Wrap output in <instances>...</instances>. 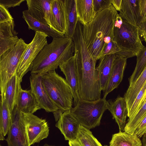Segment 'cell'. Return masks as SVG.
<instances>
[{
    "instance_id": "cell-1",
    "label": "cell",
    "mask_w": 146,
    "mask_h": 146,
    "mask_svg": "<svg viewBox=\"0 0 146 146\" xmlns=\"http://www.w3.org/2000/svg\"><path fill=\"white\" fill-rule=\"evenodd\" d=\"M77 66L80 99L94 101L101 98L97 60L91 54L83 37L82 28H77L72 38Z\"/></svg>"
},
{
    "instance_id": "cell-2",
    "label": "cell",
    "mask_w": 146,
    "mask_h": 146,
    "mask_svg": "<svg viewBox=\"0 0 146 146\" xmlns=\"http://www.w3.org/2000/svg\"><path fill=\"white\" fill-rule=\"evenodd\" d=\"M118 15L112 5L97 13L91 22L82 25V35L87 48L97 60L102 57L106 46L113 39L115 22Z\"/></svg>"
},
{
    "instance_id": "cell-3",
    "label": "cell",
    "mask_w": 146,
    "mask_h": 146,
    "mask_svg": "<svg viewBox=\"0 0 146 146\" xmlns=\"http://www.w3.org/2000/svg\"><path fill=\"white\" fill-rule=\"evenodd\" d=\"M74 46L72 38L65 36L53 38L45 45L33 61L31 73L42 76L55 71L63 62L74 55Z\"/></svg>"
},
{
    "instance_id": "cell-4",
    "label": "cell",
    "mask_w": 146,
    "mask_h": 146,
    "mask_svg": "<svg viewBox=\"0 0 146 146\" xmlns=\"http://www.w3.org/2000/svg\"><path fill=\"white\" fill-rule=\"evenodd\" d=\"M138 28L123 19L119 15L116 18L113 40L120 51L116 55L127 59L137 56L145 48L140 38Z\"/></svg>"
},
{
    "instance_id": "cell-5",
    "label": "cell",
    "mask_w": 146,
    "mask_h": 146,
    "mask_svg": "<svg viewBox=\"0 0 146 146\" xmlns=\"http://www.w3.org/2000/svg\"><path fill=\"white\" fill-rule=\"evenodd\" d=\"M44 86L49 96L58 109L54 114L56 121L64 112L72 108L73 96L71 89L65 79L55 71L41 76Z\"/></svg>"
},
{
    "instance_id": "cell-6",
    "label": "cell",
    "mask_w": 146,
    "mask_h": 146,
    "mask_svg": "<svg viewBox=\"0 0 146 146\" xmlns=\"http://www.w3.org/2000/svg\"><path fill=\"white\" fill-rule=\"evenodd\" d=\"M106 98L94 101L80 99L70 111L81 125L90 130L99 126L105 111L107 110Z\"/></svg>"
},
{
    "instance_id": "cell-7",
    "label": "cell",
    "mask_w": 146,
    "mask_h": 146,
    "mask_svg": "<svg viewBox=\"0 0 146 146\" xmlns=\"http://www.w3.org/2000/svg\"><path fill=\"white\" fill-rule=\"evenodd\" d=\"M28 44L20 38L16 45L0 56V88L2 95L5 94L8 82L16 70Z\"/></svg>"
},
{
    "instance_id": "cell-8",
    "label": "cell",
    "mask_w": 146,
    "mask_h": 146,
    "mask_svg": "<svg viewBox=\"0 0 146 146\" xmlns=\"http://www.w3.org/2000/svg\"><path fill=\"white\" fill-rule=\"evenodd\" d=\"M48 36L44 33L35 32L33 39L28 44L16 69V74L20 80H22L24 76L31 71L34 61L44 46L48 44Z\"/></svg>"
},
{
    "instance_id": "cell-9",
    "label": "cell",
    "mask_w": 146,
    "mask_h": 146,
    "mask_svg": "<svg viewBox=\"0 0 146 146\" xmlns=\"http://www.w3.org/2000/svg\"><path fill=\"white\" fill-rule=\"evenodd\" d=\"M21 113L28 146L39 143L48 137L50 127L46 119L40 118L33 114Z\"/></svg>"
},
{
    "instance_id": "cell-10",
    "label": "cell",
    "mask_w": 146,
    "mask_h": 146,
    "mask_svg": "<svg viewBox=\"0 0 146 146\" xmlns=\"http://www.w3.org/2000/svg\"><path fill=\"white\" fill-rule=\"evenodd\" d=\"M31 90L41 109L53 114L58 109L50 98L43 85L41 76L31 73L30 77Z\"/></svg>"
},
{
    "instance_id": "cell-11",
    "label": "cell",
    "mask_w": 146,
    "mask_h": 146,
    "mask_svg": "<svg viewBox=\"0 0 146 146\" xmlns=\"http://www.w3.org/2000/svg\"><path fill=\"white\" fill-rule=\"evenodd\" d=\"M16 106L11 113L12 123L5 140L8 146H28L22 113Z\"/></svg>"
},
{
    "instance_id": "cell-12",
    "label": "cell",
    "mask_w": 146,
    "mask_h": 146,
    "mask_svg": "<svg viewBox=\"0 0 146 146\" xmlns=\"http://www.w3.org/2000/svg\"><path fill=\"white\" fill-rule=\"evenodd\" d=\"M65 0H52L50 27L62 36L66 30Z\"/></svg>"
},
{
    "instance_id": "cell-13",
    "label": "cell",
    "mask_w": 146,
    "mask_h": 146,
    "mask_svg": "<svg viewBox=\"0 0 146 146\" xmlns=\"http://www.w3.org/2000/svg\"><path fill=\"white\" fill-rule=\"evenodd\" d=\"M80 125L70 110L60 115L55 126L60 131L65 140L71 141L77 139Z\"/></svg>"
},
{
    "instance_id": "cell-14",
    "label": "cell",
    "mask_w": 146,
    "mask_h": 146,
    "mask_svg": "<svg viewBox=\"0 0 146 146\" xmlns=\"http://www.w3.org/2000/svg\"><path fill=\"white\" fill-rule=\"evenodd\" d=\"M59 67L65 76V80L71 89L75 106L80 98L77 68L74 56L62 63Z\"/></svg>"
},
{
    "instance_id": "cell-15",
    "label": "cell",
    "mask_w": 146,
    "mask_h": 146,
    "mask_svg": "<svg viewBox=\"0 0 146 146\" xmlns=\"http://www.w3.org/2000/svg\"><path fill=\"white\" fill-rule=\"evenodd\" d=\"M52 0H26L27 10L34 18L50 26Z\"/></svg>"
},
{
    "instance_id": "cell-16",
    "label": "cell",
    "mask_w": 146,
    "mask_h": 146,
    "mask_svg": "<svg viewBox=\"0 0 146 146\" xmlns=\"http://www.w3.org/2000/svg\"><path fill=\"white\" fill-rule=\"evenodd\" d=\"M15 26L14 20L0 23V56L14 47L20 39Z\"/></svg>"
},
{
    "instance_id": "cell-17",
    "label": "cell",
    "mask_w": 146,
    "mask_h": 146,
    "mask_svg": "<svg viewBox=\"0 0 146 146\" xmlns=\"http://www.w3.org/2000/svg\"><path fill=\"white\" fill-rule=\"evenodd\" d=\"M106 107L117 123L119 131H124L128 114L127 104L124 98L118 97L114 101L111 100H108Z\"/></svg>"
},
{
    "instance_id": "cell-18",
    "label": "cell",
    "mask_w": 146,
    "mask_h": 146,
    "mask_svg": "<svg viewBox=\"0 0 146 146\" xmlns=\"http://www.w3.org/2000/svg\"><path fill=\"white\" fill-rule=\"evenodd\" d=\"M110 78L103 97L106 98L107 95L116 88L123 79L124 71L126 65L127 59L116 55Z\"/></svg>"
},
{
    "instance_id": "cell-19",
    "label": "cell",
    "mask_w": 146,
    "mask_h": 146,
    "mask_svg": "<svg viewBox=\"0 0 146 146\" xmlns=\"http://www.w3.org/2000/svg\"><path fill=\"white\" fill-rule=\"evenodd\" d=\"M119 15L128 23L139 27L140 19L139 0H122Z\"/></svg>"
},
{
    "instance_id": "cell-20",
    "label": "cell",
    "mask_w": 146,
    "mask_h": 146,
    "mask_svg": "<svg viewBox=\"0 0 146 146\" xmlns=\"http://www.w3.org/2000/svg\"><path fill=\"white\" fill-rule=\"evenodd\" d=\"M116 54H111L101 57L96 68L98 72L100 89L104 92L107 87Z\"/></svg>"
},
{
    "instance_id": "cell-21",
    "label": "cell",
    "mask_w": 146,
    "mask_h": 146,
    "mask_svg": "<svg viewBox=\"0 0 146 146\" xmlns=\"http://www.w3.org/2000/svg\"><path fill=\"white\" fill-rule=\"evenodd\" d=\"M22 80L17 77L16 73L13 76L7 83L5 96L8 108L11 113L16 106L21 90Z\"/></svg>"
},
{
    "instance_id": "cell-22",
    "label": "cell",
    "mask_w": 146,
    "mask_h": 146,
    "mask_svg": "<svg viewBox=\"0 0 146 146\" xmlns=\"http://www.w3.org/2000/svg\"><path fill=\"white\" fill-rule=\"evenodd\" d=\"M16 107L21 112L32 114L41 109L31 89L21 90Z\"/></svg>"
},
{
    "instance_id": "cell-23",
    "label": "cell",
    "mask_w": 146,
    "mask_h": 146,
    "mask_svg": "<svg viewBox=\"0 0 146 146\" xmlns=\"http://www.w3.org/2000/svg\"><path fill=\"white\" fill-rule=\"evenodd\" d=\"M78 21L82 25H87L94 19L96 13L93 5V0H76Z\"/></svg>"
},
{
    "instance_id": "cell-24",
    "label": "cell",
    "mask_w": 146,
    "mask_h": 146,
    "mask_svg": "<svg viewBox=\"0 0 146 146\" xmlns=\"http://www.w3.org/2000/svg\"><path fill=\"white\" fill-rule=\"evenodd\" d=\"M66 30L64 36L72 38L78 21L76 0H65Z\"/></svg>"
},
{
    "instance_id": "cell-25",
    "label": "cell",
    "mask_w": 146,
    "mask_h": 146,
    "mask_svg": "<svg viewBox=\"0 0 146 146\" xmlns=\"http://www.w3.org/2000/svg\"><path fill=\"white\" fill-rule=\"evenodd\" d=\"M23 18L26 21L29 30H32L36 32L44 33L48 37L54 38L62 36L57 32L52 29L47 25L43 23L33 17L29 13L27 10L22 12Z\"/></svg>"
},
{
    "instance_id": "cell-26",
    "label": "cell",
    "mask_w": 146,
    "mask_h": 146,
    "mask_svg": "<svg viewBox=\"0 0 146 146\" xmlns=\"http://www.w3.org/2000/svg\"><path fill=\"white\" fill-rule=\"evenodd\" d=\"M12 121V114L6 102L5 94L1 96L0 106V140H5Z\"/></svg>"
},
{
    "instance_id": "cell-27",
    "label": "cell",
    "mask_w": 146,
    "mask_h": 146,
    "mask_svg": "<svg viewBox=\"0 0 146 146\" xmlns=\"http://www.w3.org/2000/svg\"><path fill=\"white\" fill-rule=\"evenodd\" d=\"M146 82V66L136 80L129 86L124 98L127 102L128 111L138 93Z\"/></svg>"
},
{
    "instance_id": "cell-28",
    "label": "cell",
    "mask_w": 146,
    "mask_h": 146,
    "mask_svg": "<svg viewBox=\"0 0 146 146\" xmlns=\"http://www.w3.org/2000/svg\"><path fill=\"white\" fill-rule=\"evenodd\" d=\"M109 146H142V143L135 134L119 131L112 135Z\"/></svg>"
},
{
    "instance_id": "cell-29",
    "label": "cell",
    "mask_w": 146,
    "mask_h": 146,
    "mask_svg": "<svg viewBox=\"0 0 146 146\" xmlns=\"http://www.w3.org/2000/svg\"><path fill=\"white\" fill-rule=\"evenodd\" d=\"M146 115V102L132 117L129 118L124 131L133 134L140 123Z\"/></svg>"
},
{
    "instance_id": "cell-30",
    "label": "cell",
    "mask_w": 146,
    "mask_h": 146,
    "mask_svg": "<svg viewBox=\"0 0 146 146\" xmlns=\"http://www.w3.org/2000/svg\"><path fill=\"white\" fill-rule=\"evenodd\" d=\"M76 140L82 146H102L89 129L81 125Z\"/></svg>"
},
{
    "instance_id": "cell-31",
    "label": "cell",
    "mask_w": 146,
    "mask_h": 146,
    "mask_svg": "<svg viewBox=\"0 0 146 146\" xmlns=\"http://www.w3.org/2000/svg\"><path fill=\"white\" fill-rule=\"evenodd\" d=\"M137 57L135 68L129 79V86L135 82L146 66V47Z\"/></svg>"
},
{
    "instance_id": "cell-32",
    "label": "cell",
    "mask_w": 146,
    "mask_h": 146,
    "mask_svg": "<svg viewBox=\"0 0 146 146\" xmlns=\"http://www.w3.org/2000/svg\"><path fill=\"white\" fill-rule=\"evenodd\" d=\"M146 91V82L138 93L130 109L128 111L129 118L132 117L136 112Z\"/></svg>"
},
{
    "instance_id": "cell-33",
    "label": "cell",
    "mask_w": 146,
    "mask_h": 146,
    "mask_svg": "<svg viewBox=\"0 0 146 146\" xmlns=\"http://www.w3.org/2000/svg\"><path fill=\"white\" fill-rule=\"evenodd\" d=\"M120 51V50L119 47L113 39L106 46L102 57L111 54H116Z\"/></svg>"
},
{
    "instance_id": "cell-34",
    "label": "cell",
    "mask_w": 146,
    "mask_h": 146,
    "mask_svg": "<svg viewBox=\"0 0 146 146\" xmlns=\"http://www.w3.org/2000/svg\"><path fill=\"white\" fill-rule=\"evenodd\" d=\"M94 10L96 13L110 7L111 0H93Z\"/></svg>"
},
{
    "instance_id": "cell-35",
    "label": "cell",
    "mask_w": 146,
    "mask_h": 146,
    "mask_svg": "<svg viewBox=\"0 0 146 146\" xmlns=\"http://www.w3.org/2000/svg\"><path fill=\"white\" fill-rule=\"evenodd\" d=\"M14 20L8 11L4 6L0 5V23Z\"/></svg>"
},
{
    "instance_id": "cell-36",
    "label": "cell",
    "mask_w": 146,
    "mask_h": 146,
    "mask_svg": "<svg viewBox=\"0 0 146 146\" xmlns=\"http://www.w3.org/2000/svg\"><path fill=\"white\" fill-rule=\"evenodd\" d=\"M139 6L141 24L146 21V0H139Z\"/></svg>"
},
{
    "instance_id": "cell-37",
    "label": "cell",
    "mask_w": 146,
    "mask_h": 146,
    "mask_svg": "<svg viewBox=\"0 0 146 146\" xmlns=\"http://www.w3.org/2000/svg\"><path fill=\"white\" fill-rule=\"evenodd\" d=\"M25 0H0V5L4 6L8 9L11 7L19 6Z\"/></svg>"
},
{
    "instance_id": "cell-38",
    "label": "cell",
    "mask_w": 146,
    "mask_h": 146,
    "mask_svg": "<svg viewBox=\"0 0 146 146\" xmlns=\"http://www.w3.org/2000/svg\"><path fill=\"white\" fill-rule=\"evenodd\" d=\"M146 133V115L143 119L136 130L135 134L139 138H141Z\"/></svg>"
},
{
    "instance_id": "cell-39",
    "label": "cell",
    "mask_w": 146,
    "mask_h": 146,
    "mask_svg": "<svg viewBox=\"0 0 146 146\" xmlns=\"http://www.w3.org/2000/svg\"><path fill=\"white\" fill-rule=\"evenodd\" d=\"M138 28L140 36L146 42V21L141 23Z\"/></svg>"
},
{
    "instance_id": "cell-40",
    "label": "cell",
    "mask_w": 146,
    "mask_h": 146,
    "mask_svg": "<svg viewBox=\"0 0 146 146\" xmlns=\"http://www.w3.org/2000/svg\"><path fill=\"white\" fill-rule=\"evenodd\" d=\"M122 0H111L112 5L117 11H120Z\"/></svg>"
},
{
    "instance_id": "cell-41",
    "label": "cell",
    "mask_w": 146,
    "mask_h": 146,
    "mask_svg": "<svg viewBox=\"0 0 146 146\" xmlns=\"http://www.w3.org/2000/svg\"><path fill=\"white\" fill-rule=\"evenodd\" d=\"M68 144L69 146H82L77 140L69 141Z\"/></svg>"
},
{
    "instance_id": "cell-42",
    "label": "cell",
    "mask_w": 146,
    "mask_h": 146,
    "mask_svg": "<svg viewBox=\"0 0 146 146\" xmlns=\"http://www.w3.org/2000/svg\"><path fill=\"white\" fill-rule=\"evenodd\" d=\"M146 102V91L145 92V94L144 95V96H143V99H142V101H141L140 104L139 105V106L138 107V108L137 109V110L136 112V113L140 109V108L141 107V106H142V105Z\"/></svg>"
},
{
    "instance_id": "cell-43",
    "label": "cell",
    "mask_w": 146,
    "mask_h": 146,
    "mask_svg": "<svg viewBox=\"0 0 146 146\" xmlns=\"http://www.w3.org/2000/svg\"><path fill=\"white\" fill-rule=\"evenodd\" d=\"M142 137V146H146V133Z\"/></svg>"
},
{
    "instance_id": "cell-44",
    "label": "cell",
    "mask_w": 146,
    "mask_h": 146,
    "mask_svg": "<svg viewBox=\"0 0 146 146\" xmlns=\"http://www.w3.org/2000/svg\"><path fill=\"white\" fill-rule=\"evenodd\" d=\"M36 146H39L38 145ZM42 146H56V145H49L47 143H45L44 145H43Z\"/></svg>"
},
{
    "instance_id": "cell-45",
    "label": "cell",
    "mask_w": 146,
    "mask_h": 146,
    "mask_svg": "<svg viewBox=\"0 0 146 146\" xmlns=\"http://www.w3.org/2000/svg\"><path fill=\"white\" fill-rule=\"evenodd\" d=\"M104 146H108V145H104Z\"/></svg>"
},
{
    "instance_id": "cell-46",
    "label": "cell",
    "mask_w": 146,
    "mask_h": 146,
    "mask_svg": "<svg viewBox=\"0 0 146 146\" xmlns=\"http://www.w3.org/2000/svg\"><path fill=\"white\" fill-rule=\"evenodd\" d=\"M0 146H2L1 144H0Z\"/></svg>"
}]
</instances>
